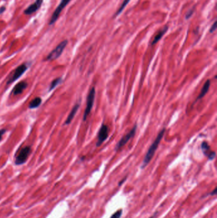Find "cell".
<instances>
[{
	"label": "cell",
	"instance_id": "cell-1",
	"mask_svg": "<svg viewBox=\"0 0 217 218\" xmlns=\"http://www.w3.org/2000/svg\"><path fill=\"white\" fill-rule=\"evenodd\" d=\"M165 132H166V129L165 128L162 129V130L159 132V133L158 134V135L156 137V140H154V142H153L152 144L150 145V148L148 149V151H147V154H146L145 156L143 159L142 165H141V168L142 169H143L144 168H145L146 166H147L148 163L150 162V161L152 160V159L153 158L154 154H155V153H156V151L157 148H158V145H159L160 142L162 140V138H163V137H164Z\"/></svg>",
	"mask_w": 217,
	"mask_h": 218
},
{
	"label": "cell",
	"instance_id": "cell-2",
	"mask_svg": "<svg viewBox=\"0 0 217 218\" xmlns=\"http://www.w3.org/2000/svg\"><path fill=\"white\" fill-rule=\"evenodd\" d=\"M68 42V41L67 40L62 41V42H61L51 53L48 54L47 57H46V60L53 61L59 57L61 55L62 52H63L65 47H66V45H67Z\"/></svg>",
	"mask_w": 217,
	"mask_h": 218
},
{
	"label": "cell",
	"instance_id": "cell-3",
	"mask_svg": "<svg viewBox=\"0 0 217 218\" xmlns=\"http://www.w3.org/2000/svg\"><path fill=\"white\" fill-rule=\"evenodd\" d=\"M95 90L94 87H92L90 90L88 96L87 98V106L85 108V110L84 112V114H83V120L86 121L87 117L89 115L90 112H91L92 108L93 107L94 100H95Z\"/></svg>",
	"mask_w": 217,
	"mask_h": 218
},
{
	"label": "cell",
	"instance_id": "cell-4",
	"mask_svg": "<svg viewBox=\"0 0 217 218\" xmlns=\"http://www.w3.org/2000/svg\"><path fill=\"white\" fill-rule=\"evenodd\" d=\"M71 1H72V0H61L59 5L56 8V9L54 11L51 17V19L50 20L49 22V25H52L57 21L62 10L68 5V4Z\"/></svg>",
	"mask_w": 217,
	"mask_h": 218
},
{
	"label": "cell",
	"instance_id": "cell-5",
	"mask_svg": "<svg viewBox=\"0 0 217 218\" xmlns=\"http://www.w3.org/2000/svg\"><path fill=\"white\" fill-rule=\"evenodd\" d=\"M136 129H137V125L135 124V126L133 127V128L131 129V130L128 133H127L126 135H125L121 139L119 140V142L116 144L115 150H118L119 149L122 148L123 146H124L126 145L127 142L129 141V140L131 139L132 137H134L136 132Z\"/></svg>",
	"mask_w": 217,
	"mask_h": 218
},
{
	"label": "cell",
	"instance_id": "cell-6",
	"mask_svg": "<svg viewBox=\"0 0 217 218\" xmlns=\"http://www.w3.org/2000/svg\"><path fill=\"white\" fill-rule=\"evenodd\" d=\"M31 152L30 147H25L20 150V153L17 155L15 160V164L17 165H20L24 164L27 161L29 155Z\"/></svg>",
	"mask_w": 217,
	"mask_h": 218
},
{
	"label": "cell",
	"instance_id": "cell-7",
	"mask_svg": "<svg viewBox=\"0 0 217 218\" xmlns=\"http://www.w3.org/2000/svg\"><path fill=\"white\" fill-rule=\"evenodd\" d=\"M108 137V128L107 126L105 124L101 125V128L99 129L98 135V142L96 143V146L99 147L105 142Z\"/></svg>",
	"mask_w": 217,
	"mask_h": 218
},
{
	"label": "cell",
	"instance_id": "cell-8",
	"mask_svg": "<svg viewBox=\"0 0 217 218\" xmlns=\"http://www.w3.org/2000/svg\"><path fill=\"white\" fill-rule=\"evenodd\" d=\"M26 70H27V66L25 64L21 65H20L19 66H18L17 68H16L13 75H12V77L9 79V81H8V82H7L8 84H11L12 82H14V81L17 80V79L20 76H21V75H22V74L25 72H26Z\"/></svg>",
	"mask_w": 217,
	"mask_h": 218
},
{
	"label": "cell",
	"instance_id": "cell-9",
	"mask_svg": "<svg viewBox=\"0 0 217 218\" xmlns=\"http://www.w3.org/2000/svg\"><path fill=\"white\" fill-rule=\"evenodd\" d=\"M44 0H36V1L33 3L30 7H28L24 10V14L26 15H31L38 10L42 5Z\"/></svg>",
	"mask_w": 217,
	"mask_h": 218
},
{
	"label": "cell",
	"instance_id": "cell-10",
	"mask_svg": "<svg viewBox=\"0 0 217 218\" xmlns=\"http://www.w3.org/2000/svg\"><path fill=\"white\" fill-rule=\"evenodd\" d=\"M201 149L204 154L210 160H213L215 158V152L210 150V147L206 142H203L201 144Z\"/></svg>",
	"mask_w": 217,
	"mask_h": 218
},
{
	"label": "cell",
	"instance_id": "cell-11",
	"mask_svg": "<svg viewBox=\"0 0 217 218\" xmlns=\"http://www.w3.org/2000/svg\"><path fill=\"white\" fill-rule=\"evenodd\" d=\"M27 86V83L24 81L18 83L17 84L14 88V89H13L14 94L15 95H18V94H21L24 91V90L26 89Z\"/></svg>",
	"mask_w": 217,
	"mask_h": 218
},
{
	"label": "cell",
	"instance_id": "cell-12",
	"mask_svg": "<svg viewBox=\"0 0 217 218\" xmlns=\"http://www.w3.org/2000/svg\"><path fill=\"white\" fill-rule=\"evenodd\" d=\"M168 26H166H166L163 28H162V29H161V30L158 31V33L155 36V37H154V39H153L152 42V45H155L156 44H157L158 41L162 39V36L164 35L165 33L167 31H168Z\"/></svg>",
	"mask_w": 217,
	"mask_h": 218
},
{
	"label": "cell",
	"instance_id": "cell-13",
	"mask_svg": "<svg viewBox=\"0 0 217 218\" xmlns=\"http://www.w3.org/2000/svg\"><path fill=\"white\" fill-rule=\"evenodd\" d=\"M79 107H80V104H79V103L76 104V105H75L73 107V108H72V111L70 112L69 114L68 115V117H67V119H66V120L65 124H67V125H68V124H70V123H71V122H72V120H73V118H74V117H75V114H77V111H78V110Z\"/></svg>",
	"mask_w": 217,
	"mask_h": 218
},
{
	"label": "cell",
	"instance_id": "cell-14",
	"mask_svg": "<svg viewBox=\"0 0 217 218\" xmlns=\"http://www.w3.org/2000/svg\"><path fill=\"white\" fill-rule=\"evenodd\" d=\"M210 87V80H208L205 82V84H204V86L202 88V89H201V93H200L199 95L198 96V97L196 98V100H195L196 102H197V100H199L200 99H202L204 97V96L207 94L208 91H209Z\"/></svg>",
	"mask_w": 217,
	"mask_h": 218
},
{
	"label": "cell",
	"instance_id": "cell-15",
	"mask_svg": "<svg viewBox=\"0 0 217 218\" xmlns=\"http://www.w3.org/2000/svg\"><path fill=\"white\" fill-rule=\"evenodd\" d=\"M41 103V99L40 97L35 98L30 102V105H29V108L31 109L36 108L40 105Z\"/></svg>",
	"mask_w": 217,
	"mask_h": 218
},
{
	"label": "cell",
	"instance_id": "cell-16",
	"mask_svg": "<svg viewBox=\"0 0 217 218\" xmlns=\"http://www.w3.org/2000/svg\"><path fill=\"white\" fill-rule=\"evenodd\" d=\"M130 1H131V0H124V1H123V3H122V5H120V8H119V10H117V12H116V13L115 14V17H117L118 15H119L121 13H122V11L124 10V9L125 8V7L127 6V5Z\"/></svg>",
	"mask_w": 217,
	"mask_h": 218
},
{
	"label": "cell",
	"instance_id": "cell-17",
	"mask_svg": "<svg viewBox=\"0 0 217 218\" xmlns=\"http://www.w3.org/2000/svg\"><path fill=\"white\" fill-rule=\"evenodd\" d=\"M61 82V78H56L55 80H54L51 84V86H50L49 87V91H51L52 89H54V88H55Z\"/></svg>",
	"mask_w": 217,
	"mask_h": 218
},
{
	"label": "cell",
	"instance_id": "cell-18",
	"mask_svg": "<svg viewBox=\"0 0 217 218\" xmlns=\"http://www.w3.org/2000/svg\"><path fill=\"white\" fill-rule=\"evenodd\" d=\"M122 210L120 209V210L116 211L115 213L113 214V215L110 217V218H120L122 214Z\"/></svg>",
	"mask_w": 217,
	"mask_h": 218
},
{
	"label": "cell",
	"instance_id": "cell-19",
	"mask_svg": "<svg viewBox=\"0 0 217 218\" xmlns=\"http://www.w3.org/2000/svg\"><path fill=\"white\" fill-rule=\"evenodd\" d=\"M194 12V8H193V9H191L190 10H189V12H188V13L186 14V16H185V19H189L190 17L192 16V15L193 14Z\"/></svg>",
	"mask_w": 217,
	"mask_h": 218
},
{
	"label": "cell",
	"instance_id": "cell-20",
	"mask_svg": "<svg viewBox=\"0 0 217 218\" xmlns=\"http://www.w3.org/2000/svg\"><path fill=\"white\" fill-rule=\"evenodd\" d=\"M216 21H215V23H213V24L212 25V26L210 29V33H213L216 30Z\"/></svg>",
	"mask_w": 217,
	"mask_h": 218
},
{
	"label": "cell",
	"instance_id": "cell-21",
	"mask_svg": "<svg viewBox=\"0 0 217 218\" xmlns=\"http://www.w3.org/2000/svg\"><path fill=\"white\" fill-rule=\"evenodd\" d=\"M6 132V129H0V141L2 139V137L4 135V133H5Z\"/></svg>",
	"mask_w": 217,
	"mask_h": 218
},
{
	"label": "cell",
	"instance_id": "cell-22",
	"mask_svg": "<svg viewBox=\"0 0 217 218\" xmlns=\"http://www.w3.org/2000/svg\"><path fill=\"white\" fill-rule=\"evenodd\" d=\"M5 10H6V8H5V7L3 6V7H1V8H0V15H1V14H3V12H5Z\"/></svg>",
	"mask_w": 217,
	"mask_h": 218
},
{
	"label": "cell",
	"instance_id": "cell-23",
	"mask_svg": "<svg viewBox=\"0 0 217 218\" xmlns=\"http://www.w3.org/2000/svg\"><path fill=\"white\" fill-rule=\"evenodd\" d=\"M127 179V177H124V179H122V181H121L120 182H119V186H121V185H122V184L124 182V181H126V180Z\"/></svg>",
	"mask_w": 217,
	"mask_h": 218
},
{
	"label": "cell",
	"instance_id": "cell-24",
	"mask_svg": "<svg viewBox=\"0 0 217 218\" xmlns=\"http://www.w3.org/2000/svg\"><path fill=\"white\" fill-rule=\"evenodd\" d=\"M216 194V188H215V189L214 190V191L213 192H211L210 193V195H215Z\"/></svg>",
	"mask_w": 217,
	"mask_h": 218
},
{
	"label": "cell",
	"instance_id": "cell-25",
	"mask_svg": "<svg viewBox=\"0 0 217 218\" xmlns=\"http://www.w3.org/2000/svg\"><path fill=\"white\" fill-rule=\"evenodd\" d=\"M156 213H155V214H154L153 216H152V217H149V218H153L154 217V216H155V215H156Z\"/></svg>",
	"mask_w": 217,
	"mask_h": 218
}]
</instances>
